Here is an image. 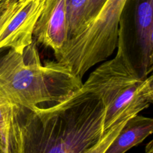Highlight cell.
<instances>
[{"instance_id":"cell-1","label":"cell","mask_w":153,"mask_h":153,"mask_svg":"<svg viewBox=\"0 0 153 153\" xmlns=\"http://www.w3.org/2000/svg\"><path fill=\"white\" fill-rule=\"evenodd\" d=\"M105 111L98 97L81 89L52 105L19 107L15 153H84L105 134Z\"/></svg>"},{"instance_id":"cell-2","label":"cell","mask_w":153,"mask_h":153,"mask_svg":"<svg viewBox=\"0 0 153 153\" xmlns=\"http://www.w3.org/2000/svg\"><path fill=\"white\" fill-rule=\"evenodd\" d=\"M82 83L67 66L43 64L35 42L22 52L0 49V101L32 111L63 101Z\"/></svg>"},{"instance_id":"cell-3","label":"cell","mask_w":153,"mask_h":153,"mask_svg":"<svg viewBox=\"0 0 153 153\" xmlns=\"http://www.w3.org/2000/svg\"><path fill=\"white\" fill-rule=\"evenodd\" d=\"M125 35L122 21L115 56L97 67L80 88L102 102L106 111L105 133L116 124L139 114L153 102L152 76L143 77L135 68Z\"/></svg>"},{"instance_id":"cell-4","label":"cell","mask_w":153,"mask_h":153,"mask_svg":"<svg viewBox=\"0 0 153 153\" xmlns=\"http://www.w3.org/2000/svg\"><path fill=\"white\" fill-rule=\"evenodd\" d=\"M127 1L106 0L96 17L72 38V44L79 54L97 62L113 55Z\"/></svg>"},{"instance_id":"cell-5","label":"cell","mask_w":153,"mask_h":153,"mask_svg":"<svg viewBox=\"0 0 153 153\" xmlns=\"http://www.w3.org/2000/svg\"><path fill=\"white\" fill-rule=\"evenodd\" d=\"M45 0H27L0 30V49L18 52L33 43V33Z\"/></svg>"},{"instance_id":"cell-6","label":"cell","mask_w":153,"mask_h":153,"mask_svg":"<svg viewBox=\"0 0 153 153\" xmlns=\"http://www.w3.org/2000/svg\"><path fill=\"white\" fill-rule=\"evenodd\" d=\"M36 43L58 55L69 39L66 0H45L33 33Z\"/></svg>"},{"instance_id":"cell-7","label":"cell","mask_w":153,"mask_h":153,"mask_svg":"<svg viewBox=\"0 0 153 153\" xmlns=\"http://www.w3.org/2000/svg\"><path fill=\"white\" fill-rule=\"evenodd\" d=\"M134 25L140 73L147 77L153 70V0H136Z\"/></svg>"},{"instance_id":"cell-8","label":"cell","mask_w":153,"mask_h":153,"mask_svg":"<svg viewBox=\"0 0 153 153\" xmlns=\"http://www.w3.org/2000/svg\"><path fill=\"white\" fill-rule=\"evenodd\" d=\"M153 120L141 115L130 118L104 153H125L152 134Z\"/></svg>"},{"instance_id":"cell-9","label":"cell","mask_w":153,"mask_h":153,"mask_svg":"<svg viewBox=\"0 0 153 153\" xmlns=\"http://www.w3.org/2000/svg\"><path fill=\"white\" fill-rule=\"evenodd\" d=\"M19 106L0 101V130L4 135L10 153H15L19 140Z\"/></svg>"},{"instance_id":"cell-10","label":"cell","mask_w":153,"mask_h":153,"mask_svg":"<svg viewBox=\"0 0 153 153\" xmlns=\"http://www.w3.org/2000/svg\"><path fill=\"white\" fill-rule=\"evenodd\" d=\"M88 0H66L69 39L76 36L84 25Z\"/></svg>"},{"instance_id":"cell-11","label":"cell","mask_w":153,"mask_h":153,"mask_svg":"<svg viewBox=\"0 0 153 153\" xmlns=\"http://www.w3.org/2000/svg\"><path fill=\"white\" fill-rule=\"evenodd\" d=\"M128 120L129 119L122 121V122L112 126L110 129L108 130L107 132L105 133L102 137L97 143H96L94 146H91L90 149H88L84 153H104L106 149H108L109 145L111 143V142L117 136L120 131L122 130V128H123V126Z\"/></svg>"},{"instance_id":"cell-12","label":"cell","mask_w":153,"mask_h":153,"mask_svg":"<svg viewBox=\"0 0 153 153\" xmlns=\"http://www.w3.org/2000/svg\"><path fill=\"white\" fill-rule=\"evenodd\" d=\"M25 1L21 0H0V30L22 7Z\"/></svg>"},{"instance_id":"cell-13","label":"cell","mask_w":153,"mask_h":153,"mask_svg":"<svg viewBox=\"0 0 153 153\" xmlns=\"http://www.w3.org/2000/svg\"><path fill=\"white\" fill-rule=\"evenodd\" d=\"M105 1L106 0H88L85 11L84 25L82 30L96 17Z\"/></svg>"},{"instance_id":"cell-14","label":"cell","mask_w":153,"mask_h":153,"mask_svg":"<svg viewBox=\"0 0 153 153\" xmlns=\"http://www.w3.org/2000/svg\"><path fill=\"white\" fill-rule=\"evenodd\" d=\"M0 153H10L8 144L0 130Z\"/></svg>"},{"instance_id":"cell-15","label":"cell","mask_w":153,"mask_h":153,"mask_svg":"<svg viewBox=\"0 0 153 153\" xmlns=\"http://www.w3.org/2000/svg\"><path fill=\"white\" fill-rule=\"evenodd\" d=\"M146 153H153L152 141H150L146 147Z\"/></svg>"},{"instance_id":"cell-16","label":"cell","mask_w":153,"mask_h":153,"mask_svg":"<svg viewBox=\"0 0 153 153\" xmlns=\"http://www.w3.org/2000/svg\"><path fill=\"white\" fill-rule=\"evenodd\" d=\"M21 1H27V0H21Z\"/></svg>"}]
</instances>
